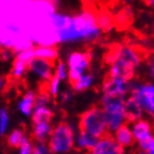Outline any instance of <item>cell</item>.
I'll use <instances>...</instances> for the list:
<instances>
[{
    "instance_id": "1",
    "label": "cell",
    "mask_w": 154,
    "mask_h": 154,
    "mask_svg": "<svg viewBox=\"0 0 154 154\" xmlns=\"http://www.w3.org/2000/svg\"><path fill=\"white\" fill-rule=\"evenodd\" d=\"M49 23L59 44L92 42L100 38L103 32L98 18L89 10L74 16L53 10L49 14Z\"/></svg>"
},
{
    "instance_id": "2",
    "label": "cell",
    "mask_w": 154,
    "mask_h": 154,
    "mask_svg": "<svg viewBox=\"0 0 154 154\" xmlns=\"http://www.w3.org/2000/svg\"><path fill=\"white\" fill-rule=\"evenodd\" d=\"M125 100L122 97L104 95L100 98V108L103 109L109 133H115L122 126L126 125V115H125Z\"/></svg>"
},
{
    "instance_id": "3",
    "label": "cell",
    "mask_w": 154,
    "mask_h": 154,
    "mask_svg": "<svg viewBox=\"0 0 154 154\" xmlns=\"http://www.w3.org/2000/svg\"><path fill=\"white\" fill-rule=\"evenodd\" d=\"M76 126L72 123L62 122L54 126V131L48 140L50 152L54 154H67L75 146L76 135Z\"/></svg>"
},
{
    "instance_id": "4",
    "label": "cell",
    "mask_w": 154,
    "mask_h": 154,
    "mask_svg": "<svg viewBox=\"0 0 154 154\" xmlns=\"http://www.w3.org/2000/svg\"><path fill=\"white\" fill-rule=\"evenodd\" d=\"M78 126L81 131L86 132L97 139L106 136L108 132L106 116L100 106H93L86 109L79 119Z\"/></svg>"
},
{
    "instance_id": "5",
    "label": "cell",
    "mask_w": 154,
    "mask_h": 154,
    "mask_svg": "<svg viewBox=\"0 0 154 154\" xmlns=\"http://www.w3.org/2000/svg\"><path fill=\"white\" fill-rule=\"evenodd\" d=\"M136 103L142 107L144 113L154 116V84L132 81L131 94Z\"/></svg>"
},
{
    "instance_id": "6",
    "label": "cell",
    "mask_w": 154,
    "mask_h": 154,
    "mask_svg": "<svg viewBox=\"0 0 154 154\" xmlns=\"http://www.w3.org/2000/svg\"><path fill=\"white\" fill-rule=\"evenodd\" d=\"M66 64L69 69V78L68 81L74 84L76 81L79 79L84 74L88 73L87 70L91 65V55L86 51L75 50L68 54Z\"/></svg>"
},
{
    "instance_id": "7",
    "label": "cell",
    "mask_w": 154,
    "mask_h": 154,
    "mask_svg": "<svg viewBox=\"0 0 154 154\" xmlns=\"http://www.w3.org/2000/svg\"><path fill=\"white\" fill-rule=\"evenodd\" d=\"M131 86L132 82L125 81V79H122V78L108 76L105 78L102 89H103L104 95L127 98L131 94Z\"/></svg>"
},
{
    "instance_id": "8",
    "label": "cell",
    "mask_w": 154,
    "mask_h": 154,
    "mask_svg": "<svg viewBox=\"0 0 154 154\" xmlns=\"http://www.w3.org/2000/svg\"><path fill=\"white\" fill-rule=\"evenodd\" d=\"M123 60V62L134 66L137 68L141 63H142V57L137 50L131 46H121L116 49L112 50L107 56V63L111 65L115 60Z\"/></svg>"
},
{
    "instance_id": "9",
    "label": "cell",
    "mask_w": 154,
    "mask_h": 154,
    "mask_svg": "<svg viewBox=\"0 0 154 154\" xmlns=\"http://www.w3.org/2000/svg\"><path fill=\"white\" fill-rule=\"evenodd\" d=\"M31 75L42 82H48L55 76V65L53 62L36 57L28 66Z\"/></svg>"
},
{
    "instance_id": "10",
    "label": "cell",
    "mask_w": 154,
    "mask_h": 154,
    "mask_svg": "<svg viewBox=\"0 0 154 154\" xmlns=\"http://www.w3.org/2000/svg\"><path fill=\"white\" fill-rule=\"evenodd\" d=\"M88 154H124V149L117 144L113 136L106 135L100 139L97 145Z\"/></svg>"
},
{
    "instance_id": "11",
    "label": "cell",
    "mask_w": 154,
    "mask_h": 154,
    "mask_svg": "<svg viewBox=\"0 0 154 154\" xmlns=\"http://www.w3.org/2000/svg\"><path fill=\"white\" fill-rule=\"evenodd\" d=\"M135 68L134 66L130 65L127 63L123 62V60H115L109 65V70H108V76L111 77H116V78H122L125 81L132 82V78L134 77L135 74Z\"/></svg>"
},
{
    "instance_id": "12",
    "label": "cell",
    "mask_w": 154,
    "mask_h": 154,
    "mask_svg": "<svg viewBox=\"0 0 154 154\" xmlns=\"http://www.w3.org/2000/svg\"><path fill=\"white\" fill-rule=\"evenodd\" d=\"M36 97L37 95L34 91H27L21 95L17 102V109L21 115L26 117H31L36 107Z\"/></svg>"
},
{
    "instance_id": "13",
    "label": "cell",
    "mask_w": 154,
    "mask_h": 154,
    "mask_svg": "<svg viewBox=\"0 0 154 154\" xmlns=\"http://www.w3.org/2000/svg\"><path fill=\"white\" fill-rule=\"evenodd\" d=\"M125 115H126L127 122H132V123L142 119L144 115V111L142 109V107L131 96H128L125 100Z\"/></svg>"
},
{
    "instance_id": "14",
    "label": "cell",
    "mask_w": 154,
    "mask_h": 154,
    "mask_svg": "<svg viewBox=\"0 0 154 154\" xmlns=\"http://www.w3.org/2000/svg\"><path fill=\"white\" fill-rule=\"evenodd\" d=\"M113 137L117 142V144H119L123 149L132 146L134 144V142H136L134 135H133V132L131 130V126L127 125V124L122 126L119 130H117L113 134Z\"/></svg>"
},
{
    "instance_id": "15",
    "label": "cell",
    "mask_w": 154,
    "mask_h": 154,
    "mask_svg": "<svg viewBox=\"0 0 154 154\" xmlns=\"http://www.w3.org/2000/svg\"><path fill=\"white\" fill-rule=\"evenodd\" d=\"M130 126H131V130H132V132H133V135H134L136 142H140V141L146 139L147 136H150V135L153 134V133H152V126H151L150 122L144 119L132 123Z\"/></svg>"
},
{
    "instance_id": "16",
    "label": "cell",
    "mask_w": 154,
    "mask_h": 154,
    "mask_svg": "<svg viewBox=\"0 0 154 154\" xmlns=\"http://www.w3.org/2000/svg\"><path fill=\"white\" fill-rule=\"evenodd\" d=\"M54 131V126L51 122H40L36 123L32 126V136L36 141L39 142H48L50 135Z\"/></svg>"
},
{
    "instance_id": "17",
    "label": "cell",
    "mask_w": 154,
    "mask_h": 154,
    "mask_svg": "<svg viewBox=\"0 0 154 154\" xmlns=\"http://www.w3.org/2000/svg\"><path fill=\"white\" fill-rule=\"evenodd\" d=\"M98 141H100V139H97L95 136H93V135L79 130L76 135L75 146L78 147L79 150H86L88 151V152H91L97 145Z\"/></svg>"
},
{
    "instance_id": "18",
    "label": "cell",
    "mask_w": 154,
    "mask_h": 154,
    "mask_svg": "<svg viewBox=\"0 0 154 154\" xmlns=\"http://www.w3.org/2000/svg\"><path fill=\"white\" fill-rule=\"evenodd\" d=\"M53 119V111L49 106H36L35 111L31 116L32 123H40V122H51Z\"/></svg>"
},
{
    "instance_id": "19",
    "label": "cell",
    "mask_w": 154,
    "mask_h": 154,
    "mask_svg": "<svg viewBox=\"0 0 154 154\" xmlns=\"http://www.w3.org/2000/svg\"><path fill=\"white\" fill-rule=\"evenodd\" d=\"M35 55L37 58L55 62L58 58V50L55 46H37L35 47Z\"/></svg>"
},
{
    "instance_id": "20",
    "label": "cell",
    "mask_w": 154,
    "mask_h": 154,
    "mask_svg": "<svg viewBox=\"0 0 154 154\" xmlns=\"http://www.w3.org/2000/svg\"><path fill=\"white\" fill-rule=\"evenodd\" d=\"M94 82H95L94 75L91 73H86L82 77H79L78 81H76L74 84H72V89L76 93L84 92V91H87V89L92 87L94 85Z\"/></svg>"
},
{
    "instance_id": "21",
    "label": "cell",
    "mask_w": 154,
    "mask_h": 154,
    "mask_svg": "<svg viewBox=\"0 0 154 154\" xmlns=\"http://www.w3.org/2000/svg\"><path fill=\"white\" fill-rule=\"evenodd\" d=\"M27 136L25 134V132L21 130V128H14L7 134V137H6V141H7V144L9 146L15 147V149H18V147L23 144V142L25 141Z\"/></svg>"
},
{
    "instance_id": "22",
    "label": "cell",
    "mask_w": 154,
    "mask_h": 154,
    "mask_svg": "<svg viewBox=\"0 0 154 154\" xmlns=\"http://www.w3.org/2000/svg\"><path fill=\"white\" fill-rule=\"evenodd\" d=\"M28 66L27 64L20 62L18 59H15L12 62V67H11V76L16 79H19V78H23L25 76V74L27 73L28 70Z\"/></svg>"
},
{
    "instance_id": "23",
    "label": "cell",
    "mask_w": 154,
    "mask_h": 154,
    "mask_svg": "<svg viewBox=\"0 0 154 154\" xmlns=\"http://www.w3.org/2000/svg\"><path fill=\"white\" fill-rule=\"evenodd\" d=\"M35 58H36L35 47H29V48H26V49L18 51V53L16 54L15 59H18L20 62H23V63H25V64L29 65Z\"/></svg>"
},
{
    "instance_id": "24",
    "label": "cell",
    "mask_w": 154,
    "mask_h": 154,
    "mask_svg": "<svg viewBox=\"0 0 154 154\" xmlns=\"http://www.w3.org/2000/svg\"><path fill=\"white\" fill-rule=\"evenodd\" d=\"M55 76L58 77L62 82L67 81L69 78V69L65 62L58 60L55 65Z\"/></svg>"
},
{
    "instance_id": "25",
    "label": "cell",
    "mask_w": 154,
    "mask_h": 154,
    "mask_svg": "<svg viewBox=\"0 0 154 154\" xmlns=\"http://www.w3.org/2000/svg\"><path fill=\"white\" fill-rule=\"evenodd\" d=\"M62 83L63 82L58 78V77L54 76L47 84V92L50 96H58L60 92H62Z\"/></svg>"
},
{
    "instance_id": "26",
    "label": "cell",
    "mask_w": 154,
    "mask_h": 154,
    "mask_svg": "<svg viewBox=\"0 0 154 154\" xmlns=\"http://www.w3.org/2000/svg\"><path fill=\"white\" fill-rule=\"evenodd\" d=\"M139 151H142L146 154H154V135H150L146 139L137 142Z\"/></svg>"
},
{
    "instance_id": "27",
    "label": "cell",
    "mask_w": 154,
    "mask_h": 154,
    "mask_svg": "<svg viewBox=\"0 0 154 154\" xmlns=\"http://www.w3.org/2000/svg\"><path fill=\"white\" fill-rule=\"evenodd\" d=\"M9 124H10V116H9L7 108L1 107L0 109V134L5 135L7 133Z\"/></svg>"
},
{
    "instance_id": "28",
    "label": "cell",
    "mask_w": 154,
    "mask_h": 154,
    "mask_svg": "<svg viewBox=\"0 0 154 154\" xmlns=\"http://www.w3.org/2000/svg\"><path fill=\"white\" fill-rule=\"evenodd\" d=\"M34 142L29 137H26L23 144L17 149V154H32Z\"/></svg>"
},
{
    "instance_id": "29",
    "label": "cell",
    "mask_w": 154,
    "mask_h": 154,
    "mask_svg": "<svg viewBox=\"0 0 154 154\" xmlns=\"http://www.w3.org/2000/svg\"><path fill=\"white\" fill-rule=\"evenodd\" d=\"M50 153L49 145L47 142H39L36 141L34 142V150L32 154H48Z\"/></svg>"
},
{
    "instance_id": "30",
    "label": "cell",
    "mask_w": 154,
    "mask_h": 154,
    "mask_svg": "<svg viewBox=\"0 0 154 154\" xmlns=\"http://www.w3.org/2000/svg\"><path fill=\"white\" fill-rule=\"evenodd\" d=\"M50 102V95L48 92H42L37 94L36 97V106H48Z\"/></svg>"
},
{
    "instance_id": "31",
    "label": "cell",
    "mask_w": 154,
    "mask_h": 154,
    "mask_svg": "<svg viewBox=\"0 0 154 154\" xmlns=\"http://www.w3.org/2000/svg\"><path fill=\"white\" fill-rule=\"evenodd\" d=\"M73 89L70 88H65L63 89L62 92H60V94L58 95V98H59V100L62 102V103H65V104H67V103H69L70 100H73Z\"/></svg>"
},
{
    "instance_id": "32",
    "label": "cell",
    "mask_w": 154,
    "mask_h": 154,
    "mask_svg": "<svg viewBox=\"0 0 154 154\" xmlns=\"http://www.w3.org/2000/svg\"><path fill=\"white\" fill-rule=\"evenodd\" d=\"M98 25L102 30H109L112 28V23H111V19L108 18L107 16H104V17H100L98 18Z\"/></svg>"
},
{
    "instance_id": "33",
    "label": "cell",
    "mask_w": 154,
    "mask_h": 154,
    "mask_svg": "<svg viewBox=\"0 0 154 154\" xmlns=\"http://www.w3.org/2000/svg\"><path fill=\"white\" fill-rule=\"evenodd\" d=\"M15 54L12 53L11 49H8V48H5L4 50H2V59H4L5 62H9V60H11V59H14L15 60Z\"/></svg>"
},
{
    "instance_id": "34",
    "label": "cell",
    "mask_w": 154,
    "mask_h": 154,
    "mask_svg": "<svg viewBox=\"0 0 154 154\" xmlns=\"http://www.w3.org/2000/svg\"><path fill=\"white\" fill-rule=\"evenodd\" d=\"M149 72L150 75L154 78V57H152L149 62Z\"/></svg>"
},
{
    "instance_id": "35",
    "label": "cell",
    "mask_w": 154,
    "mask_h": 154,
    "mask_svg": "<svg viewBox=\"0 0 154 154\" xmlns=\"http://www.w3.org/2000/svg\"><path fill=\"white\" fill-rule=\"evenodd\" d=\"M147 4H149V6H152V7H154V0H150Z\"/></svg>"
},
{
    "instance_id": "36",
    "label": "cell",
    "mask_w": 154,
    "mask_h": 154,
    "mask_svg": "<svg viewBox=\"0 0 154 154\" xmlns=\"http://www.w3.org/2000/svg\"><path fill=\"white\" fill-rule=\"evenodd\" d=\"M137 154H146V153H144V152H142V151H139V152H137Z\"/></svg>"
},
{
    "instance_id": "37",
    "label": "cell",
    "mask_w": 154,
    "mask_h": 154,
    "mask_svg": "<svg viewBox=\"0 0 154 154\" xmlns=\"http://www.w3.org/2000/svg\"><path fill=\"white\" fill-rule=\"evenodd\" d=\"M48 154H54V153H51V152H50V153H48Z\"/></svg>"
}]
</instances>
